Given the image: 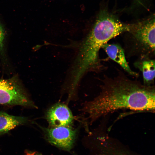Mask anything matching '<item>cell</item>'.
I'll return each mask as SVG.
<instances>
[{
	"mask_svg": "<svg viewBox=\"0 0 155 155\" xmlns=\"http://www.w3.org/2000/svg\"><path fill=\"white\" fill-rule=\"evenodd\" d=\"M99 94L87 102L83 110L90 123L120 109L155 112V88L130 80L121 73L102 79Z\"/></svg>",
	"mask_w": 155,
	"mask_h": 155,
	"instance_id": "6da1fadb",
	"label": "cell"
},
{
	"mask_svg": "<svg viewBox=\"0 0 155 155\" xmlns=\"http://www.w3.org/2000/svg\"><path fill=\"white\" fill-rule=\"evenodd\" d=\"M130 24L121 22L107 10L100 13L95 23L82 42L69 73V78L78 84L89 71H98L104 68L100 60L99 51L110 39L128 31Z\"/></svg>",
	"mask_w": 155,
	"mask_h": 155,
	"instance_id": "7a4b0ae2",
	"label": "cell"
},
{
	"mask_svg": "<svg viewBox=\"0 0 155 155\" xmlns=\"http://www.w3.org/2000/svg\"><path fill=\"white\" fill-rule=\"evenodd\" d=\"M155 16L130 24L128 37L132 53L139 57L155 55Z\"/></svg>",
	"mask_w": 155,
	"mask_h": 155,
	"instance_id": "3957f363",
	"label": "cell"
},
{
	"mask_svg": "<svg viewBox=\"0 0 155 155\" xmlns=\"http://www.w3.org/2000/svg\"><path fill=\"white\" fill-rule=\"evenodd\" d=\"M0 104L36 108L25 90L14 78L0 80Z\"/></svg>",
	"mask_w": 155,
	"mask_h": 155,
	"instance_id": "277c9868",
	"label": "cell"
},
{
	"mask_svg": "<svg viewBox=\"0 0 155 155\" xmlns=\"http://www.w3.org/2000/svg\"><path fill=\"white\" fill-rule=\"evenodd\" d=\"M40 127L51 144L66 151H69L72 148L77 136V129L70 126Z\"/></svg>",
	"mask_w": 155,
	"mask_h": 155,
	"instance_id": "5b68a950",
	"label": "cell"
},
{
	"mask_svg": "<svg viewBox=\"0 0 155 155\" xmlns=\"http://www.w3.org/2000/svg\"><path fill=\"white\" fill-rule=\"evenodd\" d=\"M46 118L51 127L69 126L74 117L68 107L61 103L56 104L46 111Z\"/></svg>",
	"mask_w": 155,
	"mask_h": 155,
	"instance_id": "8992f818",
	"label": "cell"
},
{
	"mask_svg": "<svg viewBox=\"0 0 155 155\" xmlns=\"http://www.w3.org/2000/svg\"><path fill=\"white\" fill-rule=\"evenodd\" d=\"M109 57L119 64L129 75L135 77L138 74L132 71L126 61L124 50L121 46L116 44L106 43L102 47Z\"/></svg>",
	"mask_w": 155,
	"mask_h": 155,
	"instance_id": "52a82bcc",
	"label": "cell"
},
{
	"mask_svg": "<svg viewBox=\"0 0 155 155\" xmlns=\"http://www.w3.org/2000/svg\"><path fill=\"white\" fill-rule=\"evenodd\" d=\"M155 60L149 57H140L134 63L135 66L142 73L144 85H153L155 76Z\"/></svg>",
	"mask_w": 155,
	"mask_h": 155,
	"instance_id": "ba28073f",
	"label": "cell"
},
{
	"mask_svg": "<svg viewBox=\"0 0 155 155\" xmlns=\"http://www.w3.org/2000/svg\"><path fill=\"white\" fill-rule=\"evenodd\" d=\"M27 117L15 116L0 111V135L8 132L16 127L27 123Z\"/></svg>",
	"mask_w": 155,
	"mask_h": 155,
	"instance_id": "9c48e42d",
	"label": "cell"
},
{
	"mask_svg": "<svg viewBox=\"0 0 155 155\" xmlns=\"http://www.w3.org/2000/svg\"><path fill=\"white\" fill-rule=\"evenodd\" d=\"M5 38L4 31L2 26L0 23V50L3 48V42Z\"/></svg>",
	"mask_w": 155,
	"mask_h": 155,
	"instance_id": "30bf717a",
	"label": "cell"
},
{
	"mask_svg": "<svg viewBox=\"0 0 155 155\" xmlns=\"http://www.w3.org/2000/svg\"><path fill=\"white\" fill-rule=\"evenodd\" d=\"M139 3L141 2L142 0H136Z\"/></svg>",
	"mask_w": 155,
	"mask_h": 155,
	"instance_id": "8fae6325",
	"label": "cell"
}]
</instances>
